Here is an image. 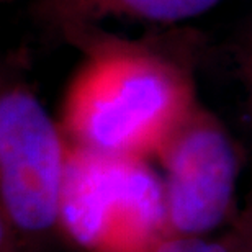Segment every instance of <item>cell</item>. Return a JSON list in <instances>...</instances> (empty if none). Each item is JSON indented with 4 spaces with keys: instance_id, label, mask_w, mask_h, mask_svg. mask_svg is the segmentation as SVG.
Here are the masks:
<instances>
[{
    "instance_id": "6da1fadb",
    "label": "cell",
    "mask_w": 252,
    "mask_h": 252,
    "mask_svg": "<svg viewBox=\"0 0 252 252\" xmlns=\"http://www.w3.org/2000/svg\"><path fill=\"white\" fill-rule=\"evenodd\" d=\"M87 59L74 75L67 120L82 148L133 156L187 120L191 77L151 48L77 32Z\"/></svg>"
},
{
    "instance_id": "7a4b0ae2",
    "label": "cell",
    "mask_w": 252,
    "mask_h": 252,
    "mask_svg": "<svg viewBox=\"0 0 252 252\" xmlns=\"http://www.w3.org/2000/svg\"><path fill=\"white\" fill-rule=\"evenodd\" d=\"M61 138L41 102L22 84L0 98V184L10 218L38 231L54 223L61 208L65 170Z\"/></svg>"
},
{
    "instance_id": "3957f363",
    "label": "cell",
    "mask_w": 252,
    "mask_h": 252,
    "mask_svg": "<svg viewBox=\"0 0 252 252\" xmlns=\"http://www.w3.org/2000/svg\"><path fill=\"white\" fill-rule=\"evenodd\" d=\"M164 206L158 179L133 156L80 148L65 160L61 211L80 243L97 239L110 220L154 228L162 220Z\"/></svg>"
},
{
    "instance_id": "277c9868",
    "label": "cell",
    "mask_w": 252,
    "mask_h": 252,
    "mask_svg": "<svg viewBox=\"0 0 252 252\" xmlns=\"http://www.w3.org/2000/svg\"><path fill=\"white\" fill-rule=\"evenodd\" d=\"M167 208L184 233H203L223 220L236 180L229 138L203 117L182 126L167 158Z\"/></svg>"
},
{
    "instance_id": "5b68a950",
    "label": "cell",
    "mask_w": 252,
    "mask_h": 252,
    "mask_svg": "<svg viewBox=\"0 0 252 252\" xmlns=\"http://www.w3.org/2000/svg\"><path fill=\"white\" fill-rule=\"evenodd\" d=\"M223 0H38V17L65 36L92 28L100 20L123 18L177 23L200 17Z\"/></svg>"
},
{
    "instance_id": "8992f818",
    "label": "cell",
    "mask_w": 252,
    "mask_h": 252,
    "mask_svg": "<svg viewBox=\"0 0 252 252\" xmlns=\"http://www.w3.org/2000/svg\"><path fill=\"white\" fill-rule=\"evenodd\" d=\"M236 63H238L239 77L252 100V23L244 30L238 48H236Z\"/></svg>"
},
{
    "instance_id": "52a82bcc",
    "label": "cell",
    "mask_w": 252,
    "mask_h": 252,
    "mask_svg": "<svg viewBox=\"0 0 252 252\" xmlns=\"http://www.w3.org/2000/svg\"><path fill=\"white\" fill-rule=\"evenodd\" d=\"M158 252H226L220 244L205 243L201 239H175L162 244Z\"/></svg>"
}]
</instances>
